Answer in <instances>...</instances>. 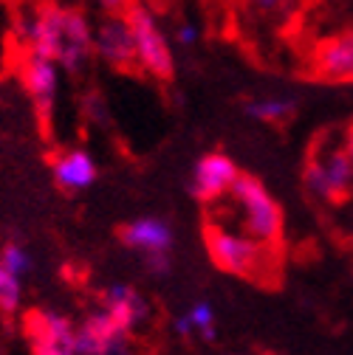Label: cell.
Wrapping results in <instances>:
<instances>
[{
	"instance_id": "obj_1",
	"label": "cell",
	"mask_w": 353,
	"mask_h": 355,
	"mask_svg": "<svg viewBox=\"0 0 353 355\" xmlns=\"http://www.w3.org/2000/svg\"><path fill=\"white\" fill-rule=\"evenodd\" d=\"M206 223L224 226L266 245H280L283 240V209L254 175H240L232 192L209 206Z\"/></svg>"
},
{
	"instance_id": "obj_2",
	"label": "cell",
	"mask_w": 353,
	"mask_h": 355,
	"mask_svg": "<svg viewBox=\"0 0 353 355\" xmlns=\"http://www.w3.org/2000/svg\"><path fill=\"white\" fill-rule=\"evenodd\" d=\"M204 243L212 262L220 271H227L240 279H252L263 288H277L283 277V254L280 245L257 243L246 234L229 232L224 226L206 223Z\"/></svg>"
},
{
	"instance_id": "obj_3",
	"label": "cell",
	"mask_w": 353,
	"mask_h": 355,
	"mask_svg": "<svg viewBox=\"0 0 353 355\" xmlns=\"http://www.w3.org/2000/svg\"><path fill=\"white\" fill-rule=\"evenodd\" d=\"M302 184L308 195L322 203H334V206L347 203L353 198V161L345 144L328 139L314 144L302 169Z\"/></svg>"
},
{
	"instance_id": "obj_4",
	"label": "cell",
	"mask_w": 353,
	"mask_h": 355,
	"mask_svg": "<svg viewBox=\"0 0 353 355\" xmlns=\"http://www.w3.org/2000/svg\"><path fill=\"white\" fill-rule=\"evenodd\" d=\"M124 17H127L130 31H133V40H136L139 68L158 82H170L175 76V57H172V46H170L167 34L161 31L156 15L145 3H133Z\"/></svg>"
},
{
	"instance_id": "obj_5",
	"label": "cell",
	"mask_w": 353,
	"mask_h": 355,
	"mask_svg": "<svg viewBox=\"0 0 353 355\" xmlns=\"http://www.w3.org/2000/svg\"><path fill=\"white\" fill-rule=\"evenodd\" d=\"M65 15L68 6L57 3V0H46L34 12H23V17H17V31L28 57L51 62L60 60L65 49Z\"/></svg>"
},
{
	"instance_id": "obj_6",
	"label": "cell",
	"mask_w": 353,
	"mask_h": 355,
	"mask_svg": "<svg viewBox=\"0 0 353 355\" xmlns=\"http://www.w3.org/2000/svg\"><path fill=\"white\" fill-rule=\"evenodd\" d=\"M240 175L243 172L238 169V164L227 153H206L195 161V166L190 172V181H187V189L198 203L212 206V203L224 200L232 192V187L238 184Z\"/></svg>"
},
{
	"instance_id": "obj_7",
	"label": "cell",
	"mask_w": 353,
	"mask_h": 355,
	"mask_svg": "<svg viewBox=\"0 0 353 355\" xmlns=\"http://www.w3.org/2000/svg\"><path fill=\"white\" fill-rule=\"evenodd\" d=\"M20 82L34 105V113H37L42 130H49L54 105H57V94H60V65L51 60H40V57L26 54L20 62Z\"/></svg>"
},
{
	"instance_id": "obj_8",
	"label": "cell",
	"mask_w": 353,
	"mask_h": 355,
	"mask_svg": "<svg viewBox=\"0 0 353 355\" xmlns=\"http://www.w3.org/2000/svg\"><path fill=\"white\" fill-rule=\"evenodd\" d=\"M94 57L110 65L113 71L139 68L136 40L130 31L127 17H102L94 28Z\"/></svg>"
},
{
	"instance_id": "obj_9",
	"label": "cell",
	"mask_w": 353,
	"mask_h": 355,
	"mask_svg": "<svg viewBox=\"0 0 353 355\" xmlns=\"http://www.w3.org/2000/svg\"><path fill=\"white\" fill-rule=\"evenodd\" d=\"M308 71L320 82H353V28L320 40L311 49Z\"/></svg>"
},
{
	"instance_id": "obj_10",
	"label": "cell",
	"mask_w": 353,
	"mask_h": 355,
	"mask_svg": "<svg viewBox=\"0 0 353 355\" xmlns=\"http://www.w3.org/2000/svg\"><path fill=\"white\" fill-rule=\"evenodd\" d=\"M119 243L130 251L142 254V259H153V257H170L175 234L164 217L145 214L119 229Z\"/></svg>"
},
{
	"instance_id": "obj_11",
	"label": "cell",
	"mask_w": 353,
	"mask_h": 355,
	"mask_svg": "<svg viewBox=\"0 0 353 355\" xmlns=\"http://www.w3.org/2000/svg\"><path fill=\"white\" fill-rule=\"evenodd\" d=\"M99 178L97 158L82 150V147H68L51 158V181L63 195H79L88 192Z\"/></svg>"
},
{
	"instance_id": "obj_12",
	"label": "cell",
	"mask_w": 353,
	"mask_h": 355,
	"mask_svg": "<svg viewBox=\"0 0 353 355\" xmlns=\"http://www.w3.org/2000/svg\"><path fill=\"white\" fill-rule=\"evenodd\" d=\"M99 302H102V310H105V313H110V319L116 322V327H119L124 336L133 333L136 324H142V322L147 319V313H150V307H147V302L142 299V293L133 291L130 285H124V282L108 285V288L102 291Z\"/></svg>"
},
{
	"instance_id": "obj_13",
	"label": "cell",
	"mask_w": 353,
	"mask_h": 355,
	"mask_svg": "<svg viewBox=\"0 0 353 355\" xmlns=\"http://www.w3.org/2000/svg\"><path fill=\"white\" fill-rule=\"evenodd\" d=\"M119 341H127V336L105 310H97L82 327H76V355H105Z\"/></svg>"
},
{
	"instance_id": "obj_14",
	"label": "cell",
	"mask_w": 353,
	"mask_h": 355,
	"mask_svg": "<svg viewBox=\"0 0 353 355\" xmlns=\"http://www.w3.org/2000/svg\"><path fill=\"white\" fill-rule=\"evenodd\" d=\"M305 0H238V6L243 12V17L249 20V26L266 28V31H277L283 26H288L297 12L302 9Z\"/></svg>"
},
{
	"instance_id": "obj_15",
	"label": "cell",
	"mask_w": 353,
	"mask_h": 355,
	"mask_svg": "<svg viewBox=\"0 0 353 355\" xmlns=\"http://www.w3.org/2000/svg\"><path fill=\"white\" fill-rule=\"evenodd\" d=\"M246 116L263 124H283L294 116L297 102L294 99H280V96H263V99H249L243 105Z\"/></svg>"
},
{
	"instance_id": "obj_16",
	"label": "cell",
	"mask_w": 353,
	"mask_h": 355,
	"mask_svg": "<svg viewBox=\"0 0 353 355\" xmlns=\"http://www.w3.org/2000/svg\"><path fill=\"white\" fill-rule=\"evenodd\" d=\"M94 28L88 15L76 6H68L65 15V46H82V49H94Z\"/></svg>"
},
{
	"instance_id": "obj_17",
	"label": "cell",
	"mask_w": 353,
	"mask_h": 355,
	"mask_svg": "<svg viewBox=\"0 0 353 355\" xmlns=\"http://www.w3.org/2000/svg\"><path fill=\"white\" fill-rule=\"evenodd\" d=\"M184 319L190 322L192 333H198L204 341L215 344L217 330H215V310H212V304H209V302H195V304L187 310V313H184Z\"/></svg>"
},
{
	"instance_id": "obj_18",
	"label": "cell",
	"mask_w": 353,
	"mask_h": 355,
	"mask_svg": "<svg viewBox=\"0 0 353 355\" xmlns=\"http://www.w3.org/2000/svg\"><path fill=\"white\" fill-rule=\"evenodd\" d=\"M20 296H23L20 279L0 265V313H6V316L17 313L20 310Z\"/></svg>"
},
{
	"instance_id": "obj_19",
	"label": "cell",
	"mask_w": 353,
	"mask_h": 355,
	"mask_svg": "<svg viewBox=\"0 0 353 355\" xmlns=\"http://www.w3.org/2000/svg\"><path fill=\"white\" fill-rule=\"evenodd\" d=\"M0 265L20 279L31 271V254L20 243H6L3 248H0Z\"/></svg>"
},
{
	"instance_id": "obj_20",
	"label": "cell",
	"mask_w": 353,
	"mask_h": 355,
	"mask_svg": "<svg viewBox=\"0 0 353 355\" xmlns=\"http://www.w3.org/2000/svg\"><path fill=\"white\" fill-rule=\"evenodd\" d=\"M91 57H94V49L65 46V49H63V54H60V60H57V65H60V71H65V73L76 76V73H82V68H85L88 62H91Z\"/></svg>"
},
{
	"instance_id": "obj_21",
	"label": "cell",
	"mask_w": 353,
	"mask_h": 355,
	"mask_svg": "<svg viewBox=\"0 0 353 355\" xmlns=\"http://www.w3.org/2000/svg\"><path fill=\"white\" fill-rule=\"evenodd\" d=\"M198 40H201V31H198L195 23L181 20L179 26H175V42H179L181 49H192V46H198Z\"/></svg>"
},
{
	"instance_id": "obj_22",
	"label": "cell",
	"mask_w": 353,
	"mask_h": 355,
	"mask_svg": "<svg viewBox=\"0 0 353 355\" xmlns=\"http://www.w3.org/2000/svg\"><path fill=\"white\" fill-rule=\"evenodd\" d=\"M105 17H124L136 0H94Z\"/></svg>"
},
{
	"instance_id": "obj_23",
	"label": "cell",
	"mask_w": 353,
	"mask_h": 355,
	"mask_svg": "<svg viewBox=\"0 0 353 355\" xmlns=\"http://www.w3.org/2000/svg\"><path fill=\"white\" fill-rule=\"evenodd\" d=\"M342 144H345V150H347V155H350V161H353V121H350V124H347V130H345Z\"/></svg>"
},
{
	"instance_id": "obj_24",
	"label": "cell",
	"mask_w": 353,
	"mask_h": 355,
	"mask_svg": "<svg viewBox=\"0 0 353 355\" xmlns=\"http://www.w3.org/2000/svg\"><path fill=\"white\" fill-rule=\"evenodd\" d=\"M105 355H130V347H127V341H119V344H113Z\"/></svg>"
},
{
	"instance_id": "obj_25",
	"label": "cell",
	"mask_w": 353,
	"mask_h": 355,
	"mask_svg": "<svg viewBox=\"0 0 353 355\" xmlns=\"http://www.w3.org/2000/svg\"><path fill=\"white\" fill-rule=\"evenodd\" d=\"M347 245H350V251H353V220H350V229H347Z\"/></svg>"
}]
</instances>
